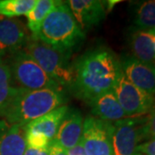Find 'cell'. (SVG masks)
<instances>
[{"instance_id":"obj_1","label":"cell","mask_w":155,"mask_h":155,"mask_svg":"<svg viewBox=\"0 0 155 155\" xmlns=\"http://www.w3.org/2000/svg\"><path fill=\"white\" fill-rule=\"evenodd\" d=\"M72 69L71 90L76 97L87 103L112 91L121 71L120 61L111 51L104 48L85 53L78 58Z\"/></svg>"},{"instance_id":"obj_2","label":"cell","mask_w":155,"mask_h":155,"mask_svg":"<svg viewBox=\"0 0 155 155\" xmlns=\"http://www.w3.org/2000/svg\"><path fill=\"white\" fill-rule=\"evenodd\" d=\"M66 97L62 90H27L17 87L2 114L10 124L25 127L29 122L62 105Z\"/></svg>"},{"instance_id":"obj_3","label":"cell","mask_w":155,"mask_h":155,"mask_svg":"<svg viewBox=\"0 0 155 155\" xmlns=\"http://www.w3.org/2000/svg\"><path fill=\"white\" fill-rule=\"evenodd\" d=\"M84 37L85 34L76 22L67 3L57 1L33 38L57 48L72 52Z\"/></svg>"},{"instance_id":"obj_4","label":"cell","mask_w":155,"mask_h":155,"mask_svg":"<svg viewBox=\"0 0 155 155\" xmlns=\"http://www.w3.org/2000/svg\"><path fill=\"white\" fill-rule=\"evenodd\" d=\"M22 50L61 85L71 89L73 69L70 63L71 51L60 49L37 39L28 37Z\"/></svg>"},{"instance_id":"obj_5","label":"cell","mask_w":155,"mask_h":155,"mask_svg":"<svg viewBox=\"0 0 155 155\" xmlns=\"http://www.w3.org/2000/svg\"><path fill=\"white\" fill-rule=\"evenodd\" d=\"M6 62L11 71L13 84H16L18 88L62 90L61 85L50 77L24 50H19L8 57Z\"/></svg>"},{"instance_id":"obj_6","label":"cell","mask_w":155,"mask_h":155,"mask_svg":"<svg viewBox=\"0 0 155 155\" xmlns=\"http://www.w3.org/2000/svg\"><path fill=\"white\" fill-rule=\"evenodd\" d=\"M113 91L127 117H138L148 113L155 102V97L129 82L122 71Z\"/></svg>"},{"instance_id":"obj_7","label":"cell","mask_w":155,"mask_h":155,"mask_svg":"<svg viewBox=\"0 0 155 155\" xmlns=\"http://www.w3.org/2000/svg\"><path fill=\"white\" fill-rule=\"evenodd\" d=\"M144 116L127 117L110 123L113 155H140L137 152L142 141L141 126Z\"/></svg>"},{"instance_id":"obj_8","label":"cell","mask_w":155,"mask_h":155,"mask_svg":"<svg viewBox=\"0 0 155 155\" xmlns=\"http://www.w3.org/2000/svg\"><path fill=\"white\" fill-rule=\"evenodd\" d=\"M80 141L86 155H113L110 122L87 116L84 120Z\"/></svg>"},{"instance_id":"obj_9","label":"cell","mask_w":155,"mask_h":155,"mask_svg":"<svg viewBox=\"0 0 155 155\" xmlns=\"http://www.w3.org/2000/svg\"><path fill=\"white\" fill-rule=\"evenodd\" d=\"M120 67L129 82L155 97V64L145 63L133 56H127L120 61Z\"/></svg>"},{"instance_id":"obj_10","label":"cell","mask_w":155,"mask_h":155,"mask_svg":"<svg viewBox=\"0 0 155 155\" xmlns=\"http://www.w3.org/2000/svg\"><path fill=\"white\" fill-rule=\"evenodd\" d=\"M27 31L17 18L0 20V58L10 57L23 48L28 40Z\"/></svg>"},{"instance_id":"obj_11","label":"cell","mask_w":155,"mask_h":155,"mask_svg":"<svg viewBox=\"0 0 155 155\" xmlns=\"http://www.w3.org/2000/svg\"><path fill=\"white\" fill-rule=\"evenodd\" d=\"M84 33L104 19L106 8L98 0H68L66 2Z\"/></svg>"},{"instance_id":"obj_12","label":"cell","mask_w":155,"mask_h":155,"mask_svg":"<svg viewBox=\"0 0 155 155\" xmlns=\"http://www.w3.org/2000/svg\"><path fill=\"white\" fill-rule=\"evenodd\" d=\"M84 118L76 109H68L62 119L52 143L60 146L65 150L71 149L81 140Z\"/></svg>"},{"instance_id":"obj_13","label":"cell","mask_w":155,"mask_h":155,"mask_svg":"<svg viewBox=\"0 0 155 155\" xmlns=\"http://www.w3.org/2000/svg\"><path fill=\"white\" fill-rule=\"evenodd\" d=\"M69 107L62 105L23 127L25 134H32L47 140L50 143L55 136L62 119L67 114Z\"/></svg>"},{"instance_id":"obj_14","label":"cell","mask_w":155,"mask_h":155,"mask_svg":"<svg viewBox=\"0 0 155 155\" xmlns=\"http://www.w3.org/2000/svg\"><path fill=\"white\" fill-rule=\"evenodd\" d=\"M128 44L134 58L145 63L155 64V28H133L128 35Z\"/></svg>"},{"instance_id":"obj_15","label":"cell","mask_w":155,"mask_h":155,"mask_svg":"<svg viewBox=\"0 0 155 155\" xmlns=\"http://www.w3.org/2000/svg\"><path fill=\"white\" fill-rule=\"evenodd\" d=\"M88 104L91 108L92 116L102 121L113 123L127 117L113 90L97 96Z\"/></svg>"},{"instance_id":"obj_16","label":"cell","mask_w":155,"mask_h":155,"mask_svg":"<svg viewBox=\"0 0 155 155\" xmlns=\"http://www.w3.org/2000/svg\"><path fill=\"white\" fill-rule=\"evenodd\" d=\"M25 149L23 127L0 120V155H23Z\"/></svg>"},{"instance_id":"obj_17","label":"cell","mask_w":155,"mask_h":155,"mask_svg":"<svg viewBox=\"0 0 155 155\" xmlns=\"http://www.w3.org/2000/svg\"><path fill=\"white\" fill-rule=\"evenodd\" d=\"M134 28L140 29L155 28V0L140 1L134 8Z\"/></svg>"},{"instance_id":"obj_18","label":"cell","mask_w":155,"mask_h":155,"mask_svg":"<svg viewBox=\"0 0 155 155\" xmlns=\"http://www.w3.org/2000/svg\"><path fill=\"white\" fill-rule=\"evenodd\" d=\"M56 4V0H36L35 5L26 15L28 28L31 32L32 37H35L38 33L41 23Z\"/></svg>"},{"instance_id":"obj_19","label":"cell","mask_w":155,"mask_h":155,"mask_svg":"<svg viewBox=\"0 0 155 155\" xmlns=\"http://www.w3.org/2000/svg\"><path fill=\"white\" fill-rule=\"evenodd\" d=\"M16 88L7 62L0 58V116L6 109Z\"/></svg>"},{"instance_id":"obj_20","label":"cell","mask_w":155,"mask_h":155,"mask_svg":"<svg viewBox=\"0 0 155 155\" xmlns=\"http://www.w3.org/2000/svg\"><path fill=\"white\" fill-rule=\"evenodd\" d=\"M36 0H0V16L7 18L27 15Z\"/></svg>"},{"instance_id":"obj_21","label":"cell","mask_w":155,"mask_h":155,"mask_svg":"<svg viewBox=\"0 0 155 155\" xmlns=\"http://www.w3.org/2000/svg\"><path fill=\"white\" fill-rule=\"evenodd\" d=\"M147 114V116H144V122L140 129L142 141L155 138V102Z\"/></svg>"},{"instance_id":"obj_22","label":"cell","mask_w":155,"mask_h":155,"mask_svg":"<svg viewBox=\"0 0 155 155\" xmlns=\"http://www.w3.org/2000/svg\"><path fill=\"white\" fill-rule=\"evenodd\" d=\"M137 152L140 155H155V138L141 142L137 147Z\"/></svg>"},{"instance_id":"obj_23","label":"cell","mask_w":155,"mask_h":155,"mask_svg":"<svg viewBox=\"0 0 155 155\" xmlns=\"http://www.w3.org/2000/svg\"><path fill=\"white\" fill-rule=\"evenodd\" d=\"M23 155H49V147L41 149H35L26 147Z\"/></svg>"},{"instance_id":"obj_24","label":"cell","mask_w":155,"mask_h":155,"mask_svg":"<svg viewBox=\"0 0 155 155\" xmlns=\"http://www.w3.org/2000/svg\"><path fill=\"white\" fill-rule=\"evenodd\" d=\"M49 155H67V150L51 142L49 145Z\"/></svg>"},{"instance_id":"obj_25","label":"cell","mask_w":155,"mask_h":155,"mask_svg":"<svg viewBox=\"0 0 155 155\" xmlns=\"http://www.w3.org/2000/svg\"><path fill=\"white\" fill-rule=\"evenodd\" d=\"M67 155H86L81 141L71 149L67 150Z\"/></svg>"}]
</instances>
